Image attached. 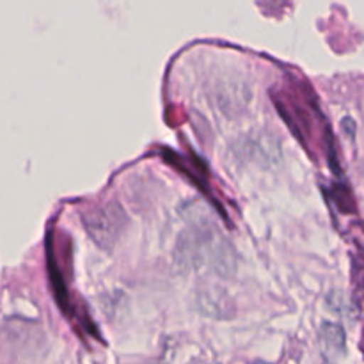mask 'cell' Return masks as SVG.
<instances>
[{
    "instance_id": "obj_4",
    "label": "cell",
    "mask_w": 364,
    "mask_h": 364,
    "mask_svg": "<svg viewBox=\"0 0 364 364\" xmlns=\"http://www.w3.org/2000/svg\"><path fill=\"white\" fill-rule=\"evenodd\" d=\"M48 274H50V281H52L53 291H55L57 304H59V308L63 309L66 315H71V313H73V308H71L70 297H68V288L66 284H64L63 276H60L59 265H57L55 255H53L52 245L50 244H48Z\"/></svg>"
},
{
    "instance_id": "obj_2",
    "label": "cell",
    "mask_w": 364,
    "mask_h": 364,
    "mask_svg": "<svg viewBox=\"0 0 364 364\" xmlns=\"http://www.w3.org/2000/svg\"><path fill=\"white\" fill-rule=\"evenodd\" d=\"M82 220L92 240L103 249L114 247L127 224L124 212L116 203H107V205L87 210L82 215Z\"/></svg>"
},
{
    "instance_id": "obj_3",
    "label": "cell",
    "mask_w": 364,
    "mask_h": 364,
    "mask_svg": "<svg viewBox=\"0 0 364 364\" xmlns=\"http://www.w3.org/2000/svg\"><path fill=\"white\" fill-rule=\"evenodd\" d=\"M198 301L203 313L208 316H213V318H230L231 313L228 311H233V308L228 306L230 301H228L226 294L217 290V288H208L206 291H201Z\"/></svg>"
},
{
    "instance_id": "obj_5",
    "label": "cell",
    "mask_w": 364,
    "mask_h": 364,
    "mask_svg": "<svg viewBox=\"0 0 364 364\" xmlns=\"http://www.w3.org/2000/svg\"><path fill=\"white\" fill-rule=\"evenodd\" d=\"M322 341L327 352L343 350V345H345L343 329H341L340 326H336V323H323Z\"/></svg>"
},
{
    "instance_id": "obj_1",
    "label": "cell",
    "mask_w": 364,
    "mask_h": 364,
    "mask_svg": "<svg viewBox=\"0 0 364 364\" xmlns=\"http://www.w3.org/2000/svg\"><path fill=\"white\" fill-rule=\"evenodd\" d=\"M174 256L178 265L185 270L210 267L219 276H230L237 265L233 247L220 238L215 230L198 224L180 235Z\"/></svg>"
}]
</instances>
